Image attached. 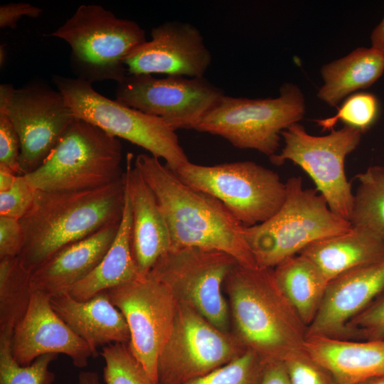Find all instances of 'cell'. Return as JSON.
I'll use <instances>...</instances> for the list:
<instances>
[{
    "mask_svg": "<svg viewBox=\"0 0 384 384\" xmlns=\"http://www.w3.org/2000/svg\"><path fill=\"white\" fill-rule=\"evenodd\" d=\"M60 318L90 347L94 358L97 347L114 343H129L130 332L122 312L111 302L107 291L79 301L68 293L50 297Z\"/></svg>",
    "mask_w": 384,
    "mask_h": 384,
    "instance_id": "cell-21",
    "label": "cell"
},
{
    "mask_svg": "<svg viewBox=\"0 0 384 384\" xmlns=\"http://www.w3.org/2000/svg\"><path fill=\"white\" fill-rule=\"evenodd\" d=\"M223 288L234 334L265 363L283 362L304 350L307 326L279 286L274 268L237 262Z\"/></svg>",
    "mask_w": 384,
    "mask_h": 384,
    "instance_id": "cell-3",
    "label": "cell"
},
{
    "mask_svg": "<svg viewBox=\"0 0 384 384\" xmlns=\"http://www.w3.org/2000/svg\"><path fill=\"white\" fill-rule=\"evenodd\" d=\"M11 336L0 333V384H53L55 375L49 366L58 354H44L28 366H21L11 354Z\"/></svg>",
    "mask_w": 384,
    "mask_h": 384,
    "instance_id": "cell-29",
    "label": "cell"
},
{
    "mask_svg": "<svg viewBox=\"0 0 384 384\" xmlns=\"http://www.w3.org/2000/svg\"><path fill=\"white\" fill-rule=\"evenodd\" d=\"M132 221L131 206L126 193L122 217L110 249L97 267L69 290L72 297L87 300L141 276L132 251Z\"/></svg>",
    "mask_w": 384,
    "mask_h": 384,
    "instance_id": "cell-24",
    "label": "cell"
},
{
    "mask_svg": "<svg viewBox=\"0 0 384 384\" xmlns=\"http://www.w3.org/2000/svg\"><path fill=\"white\" fill-rule=\"evenodd\" d=\"M31 272L18 257L0 259V333H11L25 316L32 296Z\"/></svg>",
    "mask_w": 384,
    "mask_h": 384,
    "instance_id": "cell-27",
    "label": "cell"
},
{
    "mask_svg": "<svg viewBox=\"0 0 384 384\" xmlns=\"http://www.w3.org/2000/svg\"><path fill=\"white\" fill-rule=\"evenodd\" d=\"M106 291L128 324L132 353L158 384V359L171 331L176 299L150 273Z\"/></svg>",
    "mask_w": 384,
    "mask_h": 384,
    "instance_id": "cell-14",
    "label": "cell"
},
{
    "mask_svg": "<svg viewBox=\"0 0 384 384\" xmlns=\"http://www.w3.org/2000/svg\"><path fill=\"white\" fill-rule=\"evenodd\" d=\"M224 91L204 77L127 75L117 83L116 100L162 119L174 131L195 129Z\"/></svg>",
    "mask_w": 384,
    "mask_h": 384,
    "instance_id": "cell-13",
    "label": "cell"
},
{
    "mask_svg": "<svg viewBox=\"0 0 384 384\" xmlns=\"http://www.w3.org/2000/svg\"><path fill=\"white\" fill-rule=\"evenodd\" d=\"M23 241L20 220L0 215V259L18 257Z\"/></svg>",
    "mask_w": 384,
    "mask_h": 384,
    "instance_id": "cell-37",
    "label": "cell"
},
{
    "mask_svg": "<svg viewBox=\"0 0 384 384\" xmlns=\"http://www.w3.org/2000/svg\"><path fill=\"white\" fill-rule=\"evenodd\" d=\"M346 339H384V292L348 322Z\"/></svg>",
    "mask_w": 384,
    "mask_h": 384,
    "instance_id": "cell-34",
    "label": "cell"
},
{
    "mask_svg": "<svg viewBox=\"0 0 384 384\" xmlns=\"http://www.w3.org/2000/svg\"><path fill=\"white\" fill-rule=\"evenodd\" d=\"M247 350L234 333L219 329L193 307L178 302L158 359V384H182L203 376Z\"/></svg>",
    "mask_w": 384,
    "mask_h": 384,
    "instance_id": "cell-11",
    "label": "cell"
},
{
    "mask_svg": "<svg viewBox=\"0 0 384 384\" xmlns=\"http://www.w3.org/2000/svg\"><path fill=\"white\" fill-rule=\"evenodd\" d=\"M126 193L132 210V242L141 276L171 249L169 230L156 196L134 164L130 153L124 171Z\"/></svg>",
    "mask_w": 384,
    "mask_h": 384,
    "instance_id": "cell-19",
    "label": "cell"
},
{
    "mask_svg": "<svg viewBox=\"0 0 384 384\" xmlns=\"http://www.w3.org/2000/svg\"><path fill=\"white\" fill-rule=\"evenodd\" d=\"M274 272L281 289L308 327L322 304L328 280L302 254L285 259L274 267Z\"/></svg>",
    "mask_w": 384,
    "mask_h": 384,
    "instance_id": "cell-26",
    "label": "cell"
},
{
    "mask_svg": "<svg viewBox=\"0 0 384 384\" xmlns=\"http://www.w3.org/2000/svg\"><path fill=\"white\" fill-rule=\"evenodd\" d=\"M283 363L290 384H338L331 372L305 349L294 353Z\"/></svg>",
    "mask_w": 384,
    "mask_h": 384,
    "instance_id": "cell-35",
    "label": "cell"
},
{
    "mask_svg": "<svg viewBox=\"0 0 384 384\" xmlns=\"http://www.w3.org/2000/svg\"><path fill=\"white\" fill-rule=\"evenodd\" d=\"M6 59V50L4 46H1L0 48V65L2 66L4 64Z\"/></svg>",
    "mask_w": 384,
    "mask_h": 384,
    "instance_id": "cell-44",
    "label": "cell"
},
{
    "mask_svg": "<svg viewBox=\"0 0 384 384\" xmlns=\"http://www.w3.org/2000/svg\"><path fill=\"white\" fill-rule=\"evenodd\" d=\"M106 384H156L132 353L128 343H114L102 347Z\"/></svg>",
    "mask_w": 384,
    "mask_h": 384,
    "instance_id": "cell-30",
    "label": "cell"
},
{
    "mask_svg": "<svg viewBox=\"0 0 384 384\" xmlns=\"http://www.w3.org/2000/svg\"><path fill=\"white\" fill-rule=\"evenodd\" d=\"M384 73V50L357 48L347 55L324 65L323 85L317 97L335 107L346 96L374 84Z\"/></svg>",
    "mask_w": 384,
    "mask_h": 384,
    "instance_id": "cell-25",
    "label": "cell"
},
{
    "mask_svg": "<svg viewBox=\"0 0 384 384\" xmlns=\"http://www.w3.org/2000/svg\"><path fill=\"white\" fill-rule=\"evenodd\" d=\"M372 47L384 50V16L370 34Z\"/></svg>",
    "mask_w": 384,
    "mask_h": 384,
    "instance_id": "cell-41",
    "label": "cell"
},
{
    "mask_svg": "<svg viewBox=\"0 0 384 384\" xmlns=\"http://www.w3.org/2000/svg\"><path fill=\"white\" fill-rule=\"evenodd\" d=\"M384 292V257L331 280L306 337L346 339L348 322Z\"/></svg>",
    "mask_w": 384,
    "mask_h": 384,
    "instance_id": "cell-18",
    "label": "cell"
},
{
    "mask_svg": "<svg viewBox=\"0 0 384 384\" xmlns=\"http://www.w3.org/2000/svg\"><path fill=\"white\" fill-rule=\"evenodd\" d=\"M78 384H101L97 373L82 371L78 375Z\"/></svg>",
    "mask_w": 384,
    "mask_h": 384,
    "instance_id": "cell-42",
    "label": "cell"
},
{
    "mask_svg": "<svg viewBox=\"0 0 384 384\" xmlns=\"http://www.w3.org/2000/svg\"><path fill=\"white\" fill-rule=\"evenodd\" d=\"M362 134L345 125L327 135L314 136L295 123L282 132L284 147L270 160L277 166L290 161L300 166L313 180L329 208L349 221L354 194L345 172V160L358 146Z\"/></svg>",
    "mask_w": 384,
    "mask_h": 384,
    "instance_id": "cell-10",
    "label": "cell"
},
{
    "mask_svg": "<svg viewBox=\"0 0 384 384\" xmlns=\"http://www.w3.org/2000/svg\"><path fill=\"white\" fill-rule=\"evenodd\" d=\"M134 164L157 200L169 233L171 249L199 247L223 252L240 265L257 267L244 227L217 198L183 182L151 154Z\"/></svg>",
    "mask_w": 384,
    "mask_h": 384,
    "instance_id": "cell-1",
    "label": "cell"
},
{
    "mask_svg": "<svg viewBox=\"0 0 384 384\" xmlns=\"http://www.w3.org/2000/svg\"><path fill=\"white\" fill-rule=\"evenodd\" d=\"M266 364L247 349L230 363L182 384H260Z\"/></svg>",
    "mask_w": 384,
    "mask_h": 384,
    "instance_id": "cell-31",
    "label": "cell"
},
{
    "mask_svg": "<svg viewBox=\"0 0 384 384\" xmlns=\"http://www.w3.org/2000/svg\"><path fill=\"white\" fill-rule=\"evenodd\" d=\"M378 111V102L374 95L358 92L350 95L335 115L315 121L322 131H331L336 124L341 121L363 133L375 123Z\"/></svg>",
    "mask_w": 384,
    "mask_h": 384,
    "instance_id": "cell-32",
    "label": "cell"
},
{
    "mask_svg": "<svg viewBox=\"0 0 384 384\" xmlns=\"http://www.w3.org/2000/svg\"><path fill=\"white\" fill-rule=\"evenodd\" d=\"M185 183L219 200L245 226L265 222L282 206L286 184L254 161L204 166L188 162L175 171Z\"/></svg>",
    "mask_w": 384,
    "mask_h": 384,
    "instance_id": "cell-9",
    "label": "cell"
},
{
    "mask_svg": "<svg viewBox=\"0 0 384 384\" xmlns=\"http://www.w3.org/2000/svg\"><path fill=\"white\" fill-rule=\"evenodd\" d=\"M53 80L76 118L146 149L174 171L189 162L176 131L162 119L103 96L83 79L55 75Z\"/></svg>",
    "mask_w": 384,
    "mask_h": 384,
    "instance_id": "cell-8",
    "label": "cell"
},
{
    "mask_svg": "<svg viewBox=\"0 0 384 384\" xmlns=\"http://www.w3.org/2000/svg\"><path fill=\"white\" fill-rule=\"evenodd\" d=\"M301 89L283 83L275 98L250 99L225 94L206 113L196 131L223 137L233 146L256 150L269 158L277 154L281 134L305 114Z\"/></svg>",
    "mask_w": 384,
    "mask_h": 384,
    "instance_id": "cell-7",
    "label": "cell"
},
{
    "mask_svg": "<svg viewBox=\"0 0 384 384\" xmlns=\"http://www.w3.org/2000/svg\"><path fill=\"white\" fill-rule=\"evenodd\" d=\"M43 10L25 2L9 3L0 6V27L15 28L23 17L38 18Z\"/></svg>",
    "mask_w": 384,
    "mask_h": 384,
    "instance_id": "cell-38",
    "label": "cell"
},
{
    "mask_svg": "<svg viewBox=\"0 0 384 384\" xmlns=\"http://www.w3.org/2000/svg\"><path fill=\"white\" fill-rule=\"evenodd\" d=\"M305 351L329 369L338 384H356L384 375V339L307 336Z\"/></svg>",
    "mask_w": 384,
    "mask_h": 384,
    "instance_id": "cell-22",
    "label": "cell"
},
{
    "mask_svg": "<svg viewBox=\"0 0 384 384\" xmlns=\"http://www.w3.org/2000/svg\"><path fill=\"white\" fill-rule=\"evenodd\" d=\"M9 113L20 141L23 176L43 164L76 118L61 92L39 82L14 90Z\"/></svg>",
    "mask_w": 384,
    "mask_h": 384,
    "instance_id": "cell-15",
    "label": "cell"
},
{
    "mask_svg": "<svg viewBox=\"0 0 384 384\" xmlns=\"http://www.w3.org/2000/svg\"><path fill=\"white\" fill-rule=\"evenodd\" d=\"M122 159V146L118 138L75 118L43 164L24 176L36 190L95 189L123 176Z\"/></svg>",
    "mask_w": 384,
    "mask_h": 384,
    "instance_id": "cell-5",
    "label": "cell"
},
{
    "mask_svg": "<svg viewBox=\"0 0 384 384\" xmlns=\"http://www.w3.org/2000/svg\"><path fill=\"white\" fill-rule=\"evenodd\" d=\"M151 38L125 58L128 75L204 77L212 61L201 31L193 24L167 21L152 28Z\"/></svg>",
    "mask_w": 384,
    "mask_h": 384,
    "instance_id": "cell-16",
    "label": "cell"
},
{
    "mask_svg": "<svg viewBox=\"0 0 384 384\" xmlns=\"http://www.w3.org/2000/svg\"><path fill=\"white\" fill-rule=\"evenodd\" d=\"M299 254L311 260L329 282L353 269L384 257V242L364 228L352 225L343 233L314 242Z\"/></svg>",
    "mask_w": 384,
    "mask_h": 384,
    "instance_id": "cell-23",
    "label": "cell"
},
{
    "mask_svg": "<svg viewBox=\"0 0 384 384\" xmlns=\"http://www.w3.org/2000/svg\"><path fill=\"white\" fill-rule=\"evenodd\" d=\"M286 184L285 200L264 223L245 226V240L257 266L274 268L309 245L348 231L352 225L334 213L316 188H304L294 176Z\"/></svg>",
    "mask_w": 384,
    "mask_h": 384,
    "instance_id": "cell-4",
    "label": "cell"
},
{
    "mask_svg": "<svg viewBox=\"0 0 384 384\" xmlns=\"http://www.w3.org/2000/svg\"><path fill=\"white\" fill-rule=\"evenodd\" d=\"M12 170L0 164V192L10 189L14 185L17 177Z\"/></svg>",
    "mask_w": 384,
    "mask_h": 384,
    "instance_id": "cell-40",
    "label": "cell"
},
{
    "mask_svg": "<svg viewBox=\"0 0 384 384\" xmlns=\"http://www.w3.org/2000/svg\"><path fill=\"white\" fill-rule=\"evenodd\" d=\"M11 351L23 366L47 353L65 354L78 368L86 367L90 357L94 358L89 345L53 310L50 297L38 291L33 292L25 316L13 331Z\"/></svg>",
    "mask_w": 384,
    "mask_h": 384,
    "instance_id": "cell-17",
    "label": "cell"
},
{
    "mask_svg": "<svg viewBox=\"0 0 384 384\" xmlns=\"http://www.w3.org/2000/svg\"><path fill=\"white\" fill-rule=\"evenodd\" d=\"M15 88L0 85V164L22 175L19 165L20 141L9 113V103Z\"/></svg>",
    "mask_w": 384,
    "mask_h": 384,
    "instance_id": "cell-33",
    "label": "cell"
},
{
    "mask_svg": "<svg viewBox=\"0 0 384 384\" xmlns=\"http://www.w3.org/2000/svg\"><path fill=\"white\" fill-rule=\"evenodd\" d=\"M125 193L124 174L95 189L36 190L30 208L19 220L24 240L19 261L31 272L64 247L119 224Z\"/></svg>",
    "mask_w": 384,
    "mask_h": 384,
    "instance_id": "cell-2",
    "label": "cell"
},
{
    "mask_svg": "<svg viewBox=\"0 0 384 384\" xmlns=\"http://www.w3.org/2000/svg\"><path fill=\"white\" fill-rule=\"evenodd\" d=\"M260 384H290L284 363H267Z\"/></svg>",
    "mask_w": 384,
    "mask_h": 384,
    "instance_id": "cell-39",
    "label": "cell"
},
{
    "mask_svg": "<svg viewBox=\"0 0 384 384\" xmlns=\"http://www.w3.org/2000/svg\"><path fill=\"white\" fill-rule=\"evenodd\" d=\"M66 41L79 78L91 83L127 75L124 60L146 41L145 31L134 21L119 18L100 5H80L65 22L48 35Z\"/></svg>",
    "mask_w": 384,
    "mask_h": 384,
    "instance_id": "cell-6",
    "label": "cell"
},
{
    "mask_svg": "<svg viewBox=\"0 0 384 384\" xmlns=\"http://www.w3.org/2000/svg\"><path fill=\"white\" fill-rule=\"evenodd\" d=\"M35 191L23 175L17 176L10 189L0 192V215L22 218L33 203Z\"/></svg>",
    "mask_w": 384,
    "mask_h": 384,
    "instance_id": "cell-36",
    "label": "cell"
},
{
    "mask_svg": "<svg viewBox=\"0 0 384 384\" xmlns=\"http://www.w3.org/2000/svg\"><path fill=\"white\" fill-rule=\"evenodd\" d=\"M356 177L358 186L349 221L384 242V166H370Z\"/></svg>",
    "mask_w": 384,
    "mask_h": 384,
    "instance_id": "cell-28",
    "label": "cell"
},
{
    "mask_svg": "<svg viewBox=\"0 0 384 384\" xmlns=\"http://www.w3.org/2000/svg\"><path fill=\"white\" fill-rule=\"evenodd\" d=\"M356 384H384V375L367 379Z\"/></svg>",
    "mask_w": 384,
    "mask_h": 384,
    "instance_id": "cell-43",
    "label": "cell"
},
{
    "mask_svg": "<svg viewBox=\"0 0 384 384\" xmlns=\"http://www.w3.org/2000/svg\"><path fill=\"white\" fill-rule=\"evenodd\" d=\"M119 223L105 227L64 247L36 267L31 272L33 291L48 297L68 293L102 261L115 238Z\"/></svg>",
    "mask_w": 384,
    "mask_h": 384,
    "instance_id": "cell-20",
    "label": "cell"
},
{
    "mask_svg": "<svg viewBox=\"0 0 384 384\" xmlns=\"http://www.w3.org/2000/svg\"><path fill=\"white\" fill-rule=\"evenodd\" d=\"M237 262L221 251L185 247L168 251L149 273L165 284L178 302L193 307L219 329L230 331V308L223 289Z\"/></svg>",
    "mask_w": 384,
    "mask_h": 384,
    "instance_id": "cell-12",
    "label": "cell"
}]
</instances>
